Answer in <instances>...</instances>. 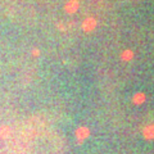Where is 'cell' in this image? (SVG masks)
<instances>
[{
  "mask_svg": "<svg viewBox=\"0 0 154 154\" xmlns=\"http://www.w3.org/2000/svg\"><path fill=\"white\" fill-rule=\"evenodd\" d=\"M134 100H135V103H137V104H139V103H143V100H144V94H141V93L137 94L136 96H135Z\"/></svg>",
  "mask_w": 154,
  "mask_h": 154,
  "instance_id": "3957f363",
  "label": "cell"
},
{
  "mask_svg": "<svg viewBox=\"0 0 154 154\" xmlns=\"http://www.w3.org/2000/svg\"><path fill=\"white\" fill-rule=\"evenodd\" d=\"M77 135H79V136H88L89 131H88L86 128H80V130H79V134H77Z\"/></svg>",
  "mask_w": 154,
  "mask_h": 154,
  "instance_id": "277c9868",
  "label": "cell"
},
{
  "mask_svg": "<svg viewBox=\"0 0 154 154\" xmlns=\"http://www.w3.org/2000/svg\"><path fill=\"white\" fill-rule=\"evenodd\" d=\"M145 136L146 137H153L154 136V127L153 126H150V127H148V128H145Z\"/></svg>",
  "mask_w": 154,
  "mask_h": 154,
  "instance_id": "6da1fadb",
  "label": "cell"
},
{
  "mask_svg": "<svg viewBox=\"0 0 154 154\" xmlns=\"http://www.w3.org/2000/svg\"><path fill=\"white\" fill-rule=\"evenodd\" d=\"M76 8H77V3L71 2L68 5H67V11H68V12H75V11H76Z\"/></svg>",
  "mask_w": 154,
  "mask_h": 154,
  "instance_id": "7a4b0ae2",
  "label": "cell"
}]
</instances>
